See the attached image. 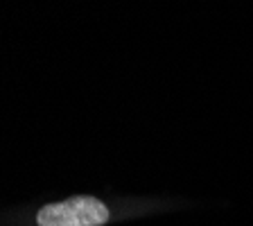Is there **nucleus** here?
I'll list each match as a JSON object with an SVG mask.
<instances>
[{
  "mask_svg": "<svg viewBox=\"0 0 253 226\" xmlns=\"http://www.w3.org/2000/svg\"><path fill=\"white\" fill-rule=\"evenodd\" d=\"M39 226H100L109 222V208L95 197H70L41 208Z\"/></svg>",
  "mask_w": 253,
  "mask_h": 226,
  "instance_id": "f257e3e1",
  "label": "nucleus"
}]
</instances>
